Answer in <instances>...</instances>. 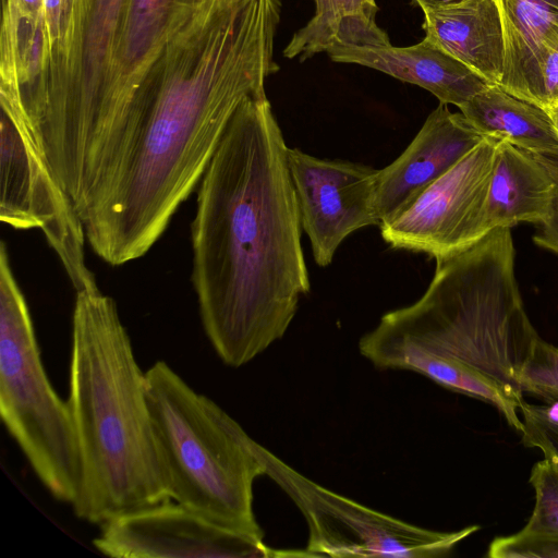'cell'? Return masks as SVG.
Masks as SVG:
<instances>
[{
	"mask_svg": "<svg viewBox=\"0 0 558 558\" xmlns=\"http://www.w3.org/2000/svg\"><path fill=\"white\" fill-rule=\"evenodd\" d=\"M532 154L548 170L555 182L558 183V151Z\"/></svg>",
	"mask_w": 558,
	"mask_h": 558,
	"instance_id": "obj_26",
	"label": "cell"
},
{
	"mask_svg": "<svg viewBox=\"0 0 558 558\" xmlns=\"http://www.w3.org/2000/svg\"><path fill=\"white\" fill-rule=\"evenodd\" d=\"M288 149L266 94L248 97L199 181L192 282L204 331L231 367L281 339L311 288Z\"/></svg>",
	"mask_w": 558,
	"mask_h": 558,
	"instance_id": "obj_2",
	"label": "cell"
},
{
	"mask_svg": "<svg viewBox=\"0 0 558 558\" xmlns=\"http://www.w3.org/2000/svg\"><path fill=\"white\" fill-rule=\"evenodd\" d=\"M423 10L442 8L461 2L462 0H413Z\"/></svg>",
	"mask_w": 558,
	"mask_h": 558,
	"instance_id": "obj_27",
	"label": "cell"
},
{
	"mask_svg": "<svg viewBox=\"0 0 558 558\" xmlns=\"http://www.w3.org/2000/svg\"><path fill=\"white\" fill-rule=\"evenodd\" d=\"M490 558H558V535L526 532L495 538L488 548Z\"/></svg>",
	"mask_w": 558,
	"mask_h": 558,
	"instance_id": "obj_23",
	"label": "cell"
},
{
	"mask_svg": "<svg viewBox=\"0 0 558 558\" xmlns=\"http://www.w3.org/2000/svg\"><path fill=\"white\" fill-rule=\"evenodd\" d=\"M556 108H558V105H557V107H556Z\"/></svg>",
	"mask_w": 558,
	"mask_h": 558,
	"instance_id": "obj_29",
	"label": "cell"
},
{
	"mask_svg": "<svg viewBox=\"0 0 558 558\" xmlns=\"http://www.w3.org/2000/svg\"><path fill=\"white\" fill-rule=\"evenodd\" d=\"M504 35L498 86L545 110L544 69L558 48V0H496Z\"/></svg>",
	"mask_w": 558,
	"mask_h": 558,
	"instance_id": "obj_15",
	"label": "cell"
},
{
	"mask_svg": "<svg viewBox=\"0 0 558 558\" xmlns=\"http://www.w3.org/2000/svg\"><path fill=\"white\" fill-rule=\"evenodd\" d=\"M0 415L43 486L54 499L72 506L80 462L70 408L47 376L4 242L0 246Z\"/></svg>",
	"mask_w": 558,
	"mask_h": 558,
	"instance_id": "obj_7",
	"label": "cell"
},
{
	"mask_svg": "<svg viewBox=\"0 0 558 558\" xmlns=\"http://www.w3.org/2000/svg\"><path fill=\"white\" fill-rule=\"evenodd\" d=\"M530 483L535 506L522 530L558 535V459L544 456L532 468Z\"/></svg>",
	"mask_w": 558,
	"mask_h": 558,
	"instance_id": "obj_20",
	"label": "cell"
},
{
	"mask_svg": "<svg viewBox=\"0 0 558 558\" xmlns=\"http://www.w3.org/2000/svg\"><path fill=\"white\" fill-rule=\"evenodd\" d=\"M522 392L558 403V348L541 337L520 368Z\"/></svg>",
	"mask_w": 558,
	"mask_h": 558,
	"instance_id": "obj_21",
	"label": "cell"
},
{
	"mask_svg": "<svg viewBox=\"0 0 558 558\" xmlns=\"http://www.w3.org/2000/svg\"><path fill=\"white\" fill-rule=\"evenodd\" d=\"M124 0H41L32 60L43 92L40 149L57 165L82 159Z\"/></svg>",
	"mask_w": 558,
	"mask_h": 558,
	"instance_id": "obj_6",
	"label": "cell"
},
{
	"mask_svg": "<svg viewBox=\"0 0 558 558\" xmlns=\"http://www.w3.org/2000/svg\"><path fill=\"white\" fill-rule=\"evenodd\" d=\"M460 111L485 136L505 140L530 153L558 151V130L550 113L490 85Z\"/></svg>",
	"mask_w": 558,
	"mask_h": 558,
	"instance_id": "obj_18",
	"label": "cell"
},
{
	"mask_svg": "<svg viewBox=\"0 0 558 558\" xmlns=\"http://www.w3.org/2000/svg\"><path fill=\"white\" fill-rule=\"evenodd\" d=\"M66 401L78 451V519L100 525L171 499L145 373L116 301L99 289L75 295Z\"/></svg>",
	"mask_w": 558,
	"mask_h": 558,
	"instance_id": "obj_4",
	"label": "cell"
},
{
	"mask_svg": "<svg viewBox=\"0 0 558 558\" xmlns=\"http://www.w3.org/2000/svg\"><path fill=\"white\" fill-rule=\"evenodd\" d=\"M326 52L335 62L384 72L428 90L440 104L458 108L495 85L425 37L409 47L332 46Z\"/></svg>",
	"mask_w": 558,
	"mask_h": 558,
	"instance_id": "obj_14",
	"label": "cell"
},
{
	"mask_svg": "<svg viewBox=\"0 0 558 558\" xmlns=\"http://www.w3.org/2000/svg\"><path fill=\"white\" fill-rule=\"evenodd\" d=\"M280 12V0H215L167 46L105 138L77 211L104 262L151 248L240 105L266 94Z\"/></svg>",
	"mask_w": 558,
	"mask_h": 558,
	"instance_id": "obj_1",
	"label": "cell"
},
{
	"mask_svg": "<svg viewBox=\"0 0 558 558\" xmlns=\"http://www.w3.org/2000/svg\"><path fill=\"white\" fill-rule=\"evenodd\" d=\"M423 12L425 38L489 83H500L505 48L496 0H462Z\"/></svg>",
	"mask_w": 558,
	"mask_h": 558,
	"instance_id": "obj_16",
	"label": "cell"
},
{
	"mask_svg": "<svg viewBox=\"0 0 558 558\" xmlns=\"http://www.w3.org/2000/svg\"><path fill=\"white\" fill-rule=\"evenodd\" d=\"M258 457L269 476L303 514L308 539L290 557L434 558L449 555L480 530L433 531L379 512L306 477L258 444Z\"/></svg>",
	"mask_w": 558,
	"mask_h": 558,
	"instance_id": "obj_8",
	"label": "cell"
},
{
	"mask_svg": "<svg viewBox=\"0 0 558 558\" xmlns=\"http://www.w3.org/2000/svg\"><path fill=\"white\" fill-rule=\"evenodd\" d=\"M288 163L301 225L315 263L330 265L341 242L367 226H378L374 210L377 171L365 165L320 159L288 149Z\"/></svg>",
	"mask_w": 558,
	"mask_h": 558,
	"instance_id": "obj_12",
	"label": "cell"
},
{
	"mask_svg": "<svg viewBox=\"0 0 558 558\" xmlns=\"http://www.w3.org/2000/svg\"><path fill=\"white\" fill-rule=\"evenodd\" d=\"M485 137L462 112H451L439 102L405 150L377 171L374 210L378 226L402 214Z\"/></svg>",
	"mask_w": 558,
	"mask_h": 558,
	"instance_id": "obj_13",
	"label": "cell"
},
{
	"mask_svg": "<svg viewBox=\"0 0 558 558\" xmlns=\"http://www.w3.org/2000/svg\"><path fill=\"white\" fill-rule=\"evenodd\" d=\"M510 228L436 260L425 293L386 313L359 341L378 369L421 374L495 405L523 402L518 375L539 338L520 294ZM520 409V408H519Z\"/></svg>",
	"mask_w": 558,
	"mask_h": 558,
	"instance_id": "obj_3",
	"label": "cell"
},
{
	"mask_svg": "<svg viewBox=\"0 0 558 558\" xmlns=\"http://www.w3.org/2000/svg\"><path fill=\"white\" fill-rule=\"evenodd\" d=\"M533 241L537 246L558 254V183H556L548 215L539 223Z\"/></svg>",
	"mask_w": 558,
	"mask_h": 558,
	"instance_id": "obj_24",
	"label": "cell"
},
{
	"mask_svg": "<svg viewBox=\"0 0 558 558\" xmlns=\"http://www.w3.org/2000/svg\"><path fill=\"white\" fill-rule=\"evenodd\" d=\"M548 112L550 113V116L554 120V123L558 130V108H553V109L548 110Z\"/></svg>",
	"mask_w": 558,
	"mask_h": 558,
	"instance_id": "obj_28",
	"label": "cell"
},
{
	"mask_svg": "<svg viewBox=\"0 0 558 558\" xmlns=\"http://www.w3.org/2000/svg\"><path fill=\"white\" fill-rule=\"evenodd\" d=\"M500 141L486 136L409 208L383 225L384 241L437 260L485 236L484 210Z\"/></svg>",
	"mask_w": 558,
	"mask_h": 558,
	"instance_id": "obj_10",
	"label": "cell"
},
{
	"mask_svg": "<svg viewBox=\"0 0 558 558\" xmlns=\"http://www.w3.org/2000/svg\"><path fill=\"white\" fill-rule=\"evenodd\" d=\"M555 187V180L532 153L501 140L484 210V234L521 222L542 223Z\"/></svg>",
	"mask_w": 558,
	"mask_h": 558,
	"instance_id": "obj_17",
	"label": "cell"
},
{
	"mask_svg": "<svg viewBox=\"0 0 558 558\" xmlns=\"http://www.w3.org/2000/svg\"><path fill=\"white\" fill-rule=\"evenodd\" d=\"M522 441L526 447L537 448L545 457L558 459V411L522 402Z\"/></svg>",
	"mask_w": 558,
	"mask_h": 558,
	"instance_id": "obj_22",
	"label": "cell"
},
{
	"mask_svg": "<svg viewBox=\"0 0 558 558\" xmlns=\"http://www.w3.org/2000/svg\"><path fill=\"white\" fill-rule=\"evenodd\" d=\"M93 544L114 558L278 557L265 542L222 526L173 500L136 508L99 525Z\"/></svg>",
	"mask_w": 558,
	"mask_h": 558,
	"instance_id": "obj_11",
	"label": "cell"
},
{
	"mask_svg": "<svg viewBox=\"0 0 558 558\" xmlns=\"http://www.w3.org/2000/svg\"><path fill=\"white\" fill-rule=\"evenodd\" d=\"M0 220L16 230L40 229L75 291L98 289L81 218L23 116L8 106H1Z\"/></svg>",
	"mask_w": 558,
	"mask_h": 558,
	"instance_id": "obj_9",
	"label": "cell"
},
{
	"mask_svg": "<svg viewBox=\"0 0 558 558\" xmlns=\"http://www.w3.org/2000/svg\"><path fill=\"white\" fill-rule=\"evenodd\" d=\"M145 378L171 499L264 542L253 510L254 482L265 475L258 442L165 361L154 363Z\"/></svg>",
	"mask_w": 558,
	"mask_h": 558,
	"instance_id": "obj_5",
	"label": "cell"
},
{
	"mask_svg": "<svg viewBox=\"0 0 558 558\" xmlns=\"http://www.w3.org/2000/svg\"><path fill=\"white\" fill-rule=\"evenodd\" d=\"M544 95L547 111L558 105V48L548 57L544 69Z\"/></svg>",
	"mask_w": 558,
	"mask_h": 558,
	"instance_id": "obj_25",
	"label": "cell"
},
{
	"mask_svg": "<svg viewBox=\"0 0 558 558\" xmlns=\"http://www.w3.org/2000/svg\"><path fill=\"white\" fill-rule=\"evenodd\" d=\"M315 13L296 31L283 56L300 61L332 46L381 47L391 45L377 25L375 0H313Z\"/></svg>",
	"mask_w": 558,
	"mask_h": 558,
	"instance_id": "obj_19",
	"label": "cell"
}]
</instances>
